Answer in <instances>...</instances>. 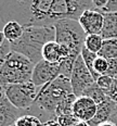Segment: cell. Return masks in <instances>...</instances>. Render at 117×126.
I'll return each mask as SVG.
<instances>
[{
    "mask_svg": "<svg viewBox=\"0 0 117 126\" xmlns=\"http://www.w3.org/2000/svg\"><path fill=\"white\" fill-rule=\"evenodd\" d=\"M55 40L54 26H26L20 39L11 43V49L37 64L42 60V49L49 41Z\"/></svg>",
    "mask_w": 117,
    "mask_h": 126,
    "instance_id": "7a4b0ae2",
    "label": "cell"
},
{
    "mask_svg": "<svg viewBox=\"0 0 117 126\" xmlns=\"http://www.w3.org/2000/svg\"><path fill=\"white\" fill-rule=\"evenodd\" d=\"M73 93L71 79L64 75H60L53 82L47 84L39 91L34 108L39 109L40 113H47L51 120L56 119L55 111L59 104Z\"/></svg>",
    "mask_w": 117,
    "mask_h": 126,
    "instance_id": "3957f363",
    "label": "cell"
},
{
    "mask_svg": "<svg viewBox=\"0 0 117 126\" xmlns=\"http://www.w3.org/2000/svg\"><path fill=\"white\" fill-rule=\"evenodd\" d=\"M108 69V60L105 59L104 57L98 56L97 59L94 61V71L95 73L101 76V75H105Z\"/></svg>",
    "mask_w": 117,
    "mask_h": 126,
    "instance_id": "7402d4cb",
    "label": "cell"
},
{
    "mask_svg": "<svg viewBox=\"0 0 117 126\" xmlns=\"http://www.w3.org/2000/svg\"><path fill=\"white\" fill-rule=\"evenodd\" d=\"M101 12L103 13H113L117 12V0H108L107 4Z\"/></svg>",
    "mask_w": 117,
    "mask_h": 126,
    "instance_id": "4316f807",
    "label": "cell"
},
{
    "mask_svg": "<svg viewBox=\"0 0 117 126\" xmlns=\"http://www.w3.org/2000/svg\"><path fill=\"white\" fill-rule=\"evenodd\" d=\"M105 75H108L114 78L117 77V58L108 60V69Z\"/></svg>",
    "mask_w": 117,
    "mask_h": 126,
    "instance_id": "d4e9b609",
    "label": "cell"
},
{
    "mask_svg": "<svg viewBox=\"0 0 117 126\" xmlns=\"http://www.w3.org/2000/svg\"><path fill=\"white\" fill-rule=\"evenodd\" d=\"M101 36L104 39H117V12L104 13V24Z\"/></svg>",
    "mask_w": 117,
    "mask_h": 126,
    "instance_id": "4fadbf2b",
    "label": "cell"
},
{
    "mask_svg": "<svg viewBox=\"0 0 117 126\" xmlns=\"http://www.w3.org/2000/svg\"><path fill=\"white\" fill-rule=\"evenodd\" d=\"M98 104L87 96L77 97L73 107V114L80 122H90L95 116Z\"/></svg>",
    "mask_w": 117,
    "mask_h": 126,
    "instance_id": "8fae6325",
    "label": "cell"
},
{
    "mask_svg": "<svg viewBox=\"0 0 117 126\" xmlns=\"http://www.w3.org/2000/svg\"><path fill=\"white\" fill-rule=\"evenodd\" d=\"M43 126H60V124L58 123L56 119H54V120H50L48 122L43 123Z\"/></svg>",
    "mask_w": 117,
    "mask_h": 126,
    "instance_id": "f546056e",
    "label": "cell"
},
{
    "mask_svg": "<svg viewBox=\"0 0 117 126\" xmlns=\"http://www.w3.org/2000/svg\"><path fill=\"white\" fill-rule=\"evenodd\" d=\"M4 90L7 98L17 109L28 111L36 102L41 88L37 87L32 82L23 84H13L6 87H1Z\"/></svg>",
    "mask_w": 117,
    "mask_h": 126,
    "instance_id": "8992f818",
    "label": "cell"
},
{
    "mask_svg": "<svg viewBox=\"0 0 117 126\" xmlns=\"http://www.w3.org/2000/svg\"><path fill=\"white\" fill-rule=\"evenodd\" d=\"M105 94L108 99H111V100L114 102H117V79L116 78H115V80H114L112 87L108 89V90H106Z\"/></svg>",
    "mask_w": 117,
    "mask_h": 126,
    "instance_id": "484cf974",
    "label": "cell"
},
{
    "mask_svg": "<svg viewBox=\"0 0 117 126\" xmlns=\"http://www.w3.org/2000/svg\"><path fill=\"white\" fill-rule=\"evenodd\" d=\"M55 41L69 51V56L77 59L85 47L87 34L78 20L64 19L54 24Z\"/></svg>",
    "mask_w": 117,
    "mask_h": 126,
    "instance_id": "5b68a950",
    "label": "cell"
},
{
    "mask_svg": "<svg viewBox=\"0 0 117 126\" xmlns=\"http://www.w3.org/2000/svg\"><path fill=\"white\" fill-rule=\"evenodd\" d=\"M69 79H71L73 93L77 97L84 96L85 91L95 83L94 77L86 66L81 56L77 58Z\"/></svg>",
    "mask_w": 117,
    "mask_h": 126,
    "instance_id": "52a82bcc",
    "label": "cell"
},
{
    "mask_svg": "<svg viewBox=\"0 0 117 126\" xmlns=\"http://www.w3.org/2000/svg\"><path fill=\"white\" fill-rule=\"evenodd\" d=\"M34 67L35 64L28 58L12 50L6 59L0 61L1 87L30 82Z\"/></svg>",
    "mask_w": 117,
    "mask_h": 126,
    "instance_id": "277c9868",
    "label": "cell"
},
{
    "mask_svg": "<svg viewBox=\"0 0 117 126\" xmlns=\"http://www.w3.org/2000/svg\"><path fill=\"white\" fill-rule=\"evenodd\" d=\"M78 22L87 35H101L104 24V13L95 9H87L81 13Z\"/></svg>",
    "mask_w": 117,
    "mask_h": 126,
    "instance_id": "9c48e42d",
    "label": "cell"
},
{
    "mask_svg": "<svg viewBox=\"0 0 117 126\" xmlns=\"http://www.w3.org/2000/svg\"><path fill=\"white\" fill-rule=\"evenodd\" d=\"M112 113H113V101L111 99H107L101 104H98L97 114L88 123H89L90 126H99L104 122L110 121Z\"/></svg>",
    "mask_w": 117,
    "mask_h": 126,
    "instance_id": "7c38bea8",
    "label": "cell"
},
{
    "mask_svg": "<svg viewBox=\"0 0 117 126\" xmlns=\"http://www.w3.org/2000/svg\"><path fill=\"white\" fill-rule=\"evenodd\" d=\"M92 1V4L94 7L95 10H99V11H102V10L105 8V6L107 4L108 0H91Z\"/></svg>",
    "mask_w": 117,
    "mask_h": 126,
    "instance_id": "83f0119b",
    "label": "cell"
},
{
    "mask_svg": "<svg viewBox=\"0 0 117 126\" xmlns=\"http://www.w3.org/2000/svg\"><path fill=\"white\" fill-rule=\"evenodd\" d=\"M27 114V111L17 109L7 98L4 90L1 88L0 96V126H13L22 115Z\"/></svg>",
    "mask_w": 117,
    "mask_h": 126,
    "instance_id": "30bf717a",
    "label": "cell"
},
{
    "mask_svg": "<svg viewBox=\"0 0 117 126\" xmlns=\"http://www.w3.org/2000/svg\"><path fill=\"white\" fill-rule=\"evenodd\" d=\"M56 121H58L60 126H76L80 122L74 114L61 115V116L56 117Z\"/></svg>",
    "mask_w": 117,
    "mask_h": 126,
    "instance_id": "603a6c76",
    "label": "cell"
},
{
    "mask_svg": "<svg viewBox=\"0 0 117 126\" xmlns=\"http://www.w3.org/2000/svg\"><path fill=\"white\" fill-rule=\"evenodd\" d=\"M63 59L61 47L55 40L49 41L45 45L42 49V60L51 63H60Z\"/></svg>",
    "mask_w": 117,
    "mask_h": 126,
    "instance_id": "5bb4252c",
    "label": "cell"
},
{
    "mask_svg": "<svg viewBox=\"0 0 117 126\" xmlns=\"http://www.w3.org/2000/svg\"><path fill=\"white\" fill-rule=\"evenodd\" d=\"M77 99V96L74 94H71L64 99L61 103L59 104L58 109L55 111V117L61 116V115H66V114H73V107Z\"/></svg>",
    "mask_w": 117,
    "mask_h": 126,
    "instance_id": "e0dca14e",
    "label": "cell"
},
{
    "mask_svg": "<svg viewBox=\"0 0 117 126\" xmlns=\"http://www.w3.org/2000/svg\"><path fill=\"white\" fill-rule=\"evenodd\" d=\"M114 80H115L114 77H111V76H108V75H101L100 77L95 80V83L98 84V86L100 88H102L104 91H106L112 87Z\"/></svg>",
    "mask_w": 117,
    "mask_h": 126,
    "instance_id": "cb8c5ba5",
    "label": "cell"
},
{
    "mask_svg": "<svg viewBox=\"0 0 117 126\" xmlns=\"http://www.w3.org/2000/svg\"><path fill=\"white\" fill-rule=\"evenodd\" d=\"M98 56L104 57L105 59H116L117 58V39H104L103 46Z\"/></svg>",
    "mask_w": 117,
    "mask_h": 126,
    "instance_id": "2e32d148",
    "label": "cell"
},
{
    "mask_svg": "<svg viewBox=\"0 0 117 126\" xmlns=\"http://www.w3.org/2000/svg\"><path fill=\"white\" fill-rule=\"evenodd\" d=\"M99 126H117L116 124H114L113 122H111V121H107V122H104L102 124H100Z\"/></svg>",
    "mask_w": 117,
    "mask_h": 126,
    "instance_id": "4dcf8cb0",
    "label": "cell"
},
{
    "mask_svg": "<svg viewBox=\"0 0 117 126\" xmlns=\"http://www.w3.org/2000/svg\"><path fill=\"white\" fill-rule=\"evenodd\" d=\"M13 126H14V125H13Z\"/></svg>",
    "mask_w": 117,
    "mask_h": 126,
    "instance_id": "836d02e7",
    "label": "cell"
},
{
    "mask_svg": "<svg viewBox=\"0 0 117 126\" xmlns=\"http://www.w3.org/2000/svg\"><path fill=\"white\" fill-rule=\"evenodd\" d=\"M116 79H117V77H116Z\"/></svg>",
    "mask_w": 117,
    "mask_h": 126,
    "instance_id": "d6a6232c",
    "label": "cell"
},
{
    "mask_svg": "<svg viewBox=\"0 0 117 126\" xmlns=\"http://www.w3.org/2000/svg\"><path fill=\"white\" fill-rule=\"evenodd\" d=\"M14 126H43V122L35 114H24L15 122Z\"/></svg>",
    "mask_w": 117,
    "mask_h": 126,
    "instance_id": "44dd1931",
    "label": "cell"
},
{
    "mask_svg": "<svg viewBox=\"0 0 117 126\" xmlns=\"http://www.w3.org/2000/svg\"><path fill=\"white\" fill-rule=\"evenodd\" d=\"M61 75L60 63H51L46 60H41L35 65L33 71L32 82L37 87L42 88L47 84L53 82Z\"/></svg>",
    "mask_w": 117,
    "mask_h": 126,
    "instance_id": "ba28073f",
    "label": "cell"
},
{
    "mask_svg": "<svg viewBox=\"0 0 117 126\" xmlns=\"http://www.w3.org/2000/svg\"><path fill=\"white\" fill-rule=\"evenodd\" d=\"M104 38L99 34H94V35H87L85 40V47L89 51L93 52V53H99L103 46Z\"/></svg>",
    "mask_w": 117,
    "mask_h": 126,
    "instance_id": "d6986e66",
    "label": "cell"
},
{
    "mask_svg": "<svg viewBox=\"0 0 117 126\" xmlns=\"http://www.w3.org/2000/svg\"><path fill=\"white\" fill-rule=\"evenodd\" d=\"M84 96H87V97H89V98H91L97 104H101L102 102H104L105 100L108 99L105 91H104L102 88L99 87L97 83H94L91 87L88 88L87 90L85 91Z\"/></svg>",
    "mask_w": 117,
    "mask_h": 126,
    "instance_id": "ac0fdd59",
    "label": "cell"
},
{
    "mask_svg": "<svg viewBox=\"0 0 117 126\" xmlns=\"http://www.w3.org/2000/svg\"><path fill=\"white\" fill-rule=\"evenodd\" d=\"M1 32L3 33L7 40H9L10 43H14L23 36L24 26L16 21H9L2 26Z\"/></svg>",
    "mask_w": 117,
    "mask_h": 126,
    "instance_id": "9a60e30c",
    "label": "cell"
},
{
    "mask_svg": "<svg viewBox=\"0 0 117 126\" xmlns=\"http://www.w3.org/2000/svg\"><path fill=\"white\" fill-rule=\"evenodd\" d=\"M87 9H94L91 0H2L3 25L16 21L26 26H54L64 19L78 20Z\"/></svg>",
    "mask_w": 117,
    "mask_h": 126,
    "instance_id": "6da1fadb",
    "label": "cell"
},
{
    "mask_svg": "<svg viewBox=\"0 0 117 126\" xmlns=\"http://www.w3.org/2000/svg\"><path fill=\"white\" fill-rule=\"evenodd\" d=\"M110 121L117 125V102H114V101H113V113H112Z\"/></svg>",
    "mask_w": 117,
    "mask_h": 126,
    "instance_id": "f1b7e54d",
    "label": "cell"
},
{
    "mask_svg": "<svg viewBox=\"0 0 117 126\" xmlns=\"http://www.w3.org/2000/svg\"><path fill=\"white\" fill-rule=\"evenodd\" d=\"M80 56H81L82 60H84L86 66L88 67V70L91 72V74H92V76L94 77V79L97 80L98 78L100 77V76H99L97 73H95V71H94V61H95V59H97V57H98V53H93V52L88 50L86 47H84L82 50H81Z\"/></svg>",
    "mask_w": 117,
    "mask_h": 126,
    "instance_id": "ffe728a7",
    "label": "cell"
},
{
    "mask_svg": "<svg viewBox=\"0 0 117 126\" xmlns=\"http://www.w3.org/2000/svg\"><path fill=\"white\" fill-rule=\"evenodd\" d=\"M76 126H90V125H89V123L88 122H79Z\"/></svg>",
    "mask_w": 117,
    "mask_h": 126,
    "instance_id": "1f68e13d",
    "label": "cell"
}]
</instances>
